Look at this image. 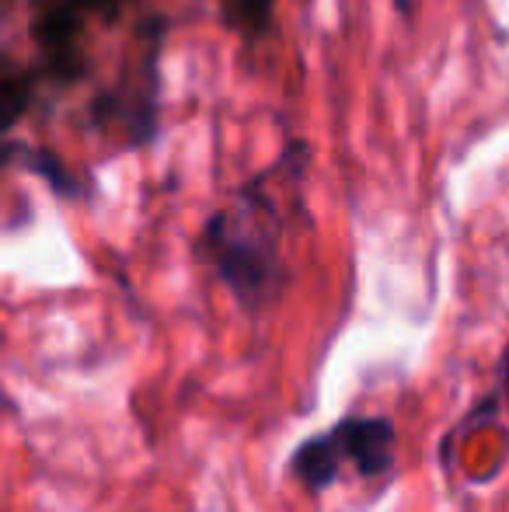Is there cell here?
I'll use <instances>...</instances> for the list:
<instances>
[{
	"mask_svg": "<svg viewBox=\"0 0 509 512\" xmlns=\"http://www.w3.org/2000/svg\"><path fill=\"white\" fill-rule=\"evenodd\" d=\"M506 380H509V370H506Z\"/></svg>",
	"mask_w": 509,
	"mask_h": 512,
	"instance_id": "obj_5",
	"label": "cell"
},
{
	"mask_svg": "<svg viewBox=\"0 0 509 512\" xmlns=\"http://www.w3.org/2000/svg\"><path fill=\"white\" fill-rule=\"evenodd\" d=\"M401 7H405V0H401Z\"/></svg>",
	"mask_w": 509,
	"mask_h": 512,
	"instance_id": "obj_6",
	"label": "cell"
},
{
	"mask_svg": "<svg viewBox=\"0 0 509 512\" xmlns=\"http://www.w3.org/2000/svg\"><path fill=\"white\" fill-rule=\"evenodd\" d=\"M25 154V168H32L35 175H42L49 185H53V192H60V196H67V199H77L81 196V185L74 182V175H70L67 168L60 164V157H53V154H46V150H21Z\"/></svg>",
	"mask_w": 509,
	"mask_h": 512,
	"instance_id": "obj_3",
	"label": "cell"
},
{
	"mask_svg": "<svg viewBox=\"0 0 509 512\" xmlns=\"http://www.w3.org/2000/svg\"><path fill=\"white\" fill-rule=\"evenodd\" d=\"M199 255L217 269V276L245 310H262L279 297L283 290L279 206L265 192V175L245 185L231 206L206 223Z\"/></svg>",
	"mask_w": 509,
	"mask_h": 512,
	"instance_id": "obj_1",
	"label": "cell"
},
{
	"mask_svg": "<svg viewBox=\"0 0 509 512\" xmlns=\"http://www.w3.org/2000/svg\"><path fill=\"white\" fill-rule=\"evenodd\" d=\"M394 422L384 415H349L328 432L311 436L297 446L290 471L311 492H325L335 485L342 467H353L363 478H381L394 464Z\"/></svg>",
	"mask_w": 509,
	"mask_h": 512,
	"instance_id": "obj_2",
	"label": "cell"
},
{
	"mask_svg": "<svg viewBox=\"0 0 509 512\" xmlns=\"http://www.w3.org/2000/svg\"><path fill=\"white\" fill-rule=\"evenodd\" d=\"M272 14V0H238V18L248 28H262Z\"/></svg>",
	"mask_w": 509,
	"mask_h": 512,
	"instance_id": "obj_4",
	"label": "cell"
}]
</instances>
